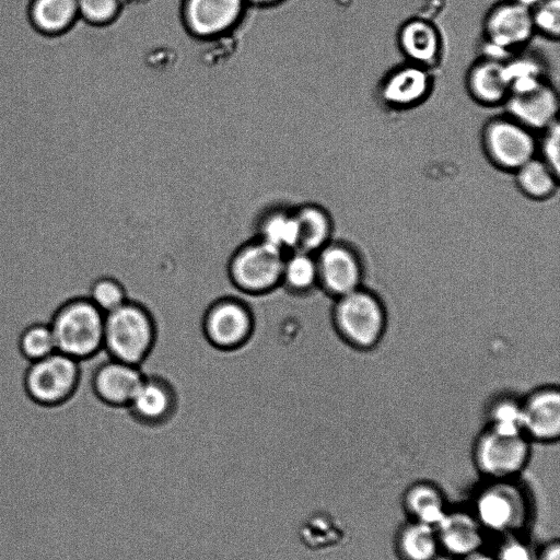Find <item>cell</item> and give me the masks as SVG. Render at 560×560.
Listing matches in <instances>:
<instances>
[{"instance_id":"6da1fadb","label":"cell","mask_w":560,"mask_h":560,"mask_svg":"<svg viewBox=\"0 0 560 560\" xmlns=\"http://www.w3.org/2000/svg\"><path fill=\"white\" fill-rule=\"evenodd\" d=\"M158 338L156 323L141 303L128 300L105 314L104 350L112 359L130 364H143Z\"/></svg>"},{"instance_id":"7a4b0ae2","label":"cell","mask_w":560,"mask_h":560,"mask_svg":"<svg viewBox=\"0 0 560 560\" xmlns=\"http://www.w3.org/2000/svg\"><path fill=\"white\" fill-rule=\"evenodd\" d=\"M485 532L521 534L530 517L525 490L511 479H489L477 492L471 510Z\"/></svg>"},{"instance_id":"3957f363","label":"cell","mask_w":560,"mask_h":560,"mask_svg":"<svg viewBox=\"0 0 560 560\" xmlns=\"http://www.w3.org/2000/svg\"><path fill=\"white\" fill-rule=\"evenodd\" d=\"M284 255L258 237L241 244L230 256L226 273L242 293L259 296L281 287Z\"/></svg>"},{"instance_id":"277c9868","label":"cell","mask_w":560,"mask_h":560,"mask_svg":"<svg viewBox=\"0 0 560 560\" xmlns=\"http://www.w3.org/2000/svg\"><path fill=\"white\" fill-rule=\"evenodd\" d=\"M105 314L89 299L66 304L56 314L50 328L58 352L77 360L104 349Z\"/></svg>"},{"instance_id":"5b68a950","label":"cell","mask_w":560,"mask_h":560,"mask_svg":"<svg viewBox=\"0 0 560 560\" xmlns=\"http://www.w3.org/2000/svg\"><path fill=\"white\" fill-rule=\"evenodd\" d=\"M481 145L497 168L515 173L537 156V132L508 114L490 118L481 131Z\"/></svg>"},{"instance_id":"8992f818","label":"cell","mask_w":560,"mask_h":560,"mask_svg":"<svg viewBox=\"0 0 560 560\" xmlns=\"http://www.w3.org/2000/svg\"><path fill=\"white\" fill-rule=\"evenodd\" d=\"M200 327L202 337L210 347L221 352H234L250 341L256 320L245 301L222 296L206 308Z\"/></svg>"},{"instance_id":"52a82bcc","label":"cell","mask_w":560,"mask_h":560,"mask_svg":"<svg viewBox=\"0 0 560 560\" xmlns=\"http://www.w3.org/2000/svg\"><path fill=\"white\" fill-rule=\"evenodd\" d=\"M332 318L341 337L362 349L374 347L386 325L382 303L361 288L337 298Z\"/></svg>"},{"instance_id":"ba28073f","label":"cell","mask_w":560,"mask_h":560,"mask_svg":"<svg viewBox=\"0 0 560 560\" xmlns=\"http://www.w3.org/2000/svg\"><path fill=\"white\" fill-rule=\"evenodd\" d=\"M482 31L486 46L482 56L499 59H509L536 34L530 9L515 0L493 5L485 16Z\"/></svg>"},{"instance_id":"9c48e42d","label":"cell","mask_w":560,"mask_h":560,"mask_svg":"<svg viewBox=\"0 0 560 560\" xmlns=\"http://www.w3.org/2000/svg\"><path fill=\"white\" fill-rule=\"evenodd\" d=\"M472 457L477 470L488 479H511L529 460V439L525 434H502L488 428L477 439Z\"/></svg>"},{"instance_id":"30bf717a","label":"cell","mask_w":560,"mask_h":560,"mask_svg":"<svg viewBox=\"0 0 560 560\" xmlns=\"http://www.w3.org/2000/svg\"><path fill=\"white\" fill-rule=\"evenodd\" d=\"M503 106L505 114L538 133L558 120L559 96L547 79L515 83Z\"/></svg>"},{"instance_id":"8fae6325","label":"cell","mask_w":560,"mask_h":560,"mask_svg":"<svg viewBox=\"0 0 560 560\" xmlns=\"http://www.w3.org/2000/svg\"><path fill=\"white\" fill-rule=\"evenodd\" d=\"M79 373L77 359L55 351L32 363L26 375V387L35 400L56 404L71 395Z\"/></svg>"},{"instance_id":"7c38bea8","label":"cell","mask_w":560,"mask_h":560,"mask_svg":"<svg viewBox=\"0 0 560 560\" xmlns=\"http://www.w3.org/2000/svg\"><path fill=\"white\" fill-rule=\"evenodd\" d=\"M246 3V0H185L183 21L194 36L214 38L238 23Z\"/></svg>"},{"instance_id":"4fadbf2b","label":"cell","mask_w":560,"mask_h":560,"mask_svg":"<svg viewBox=\"0 0 560 560\" xmlns=\"http://www.w3.org/2000/svg\"><path fill=\"white\" fill-rule=\"evenodd\" d=\"M432 85L431 69L406 61L384 75L378 85V96L387 107L409 109L429 96Z\"/></svg>"},{"instance_id":"5bb4252c","label":"cell","mask_w":560,"mask_h":560,"mask_svg":"<svg viewBox=\"0 0 560 560\" xmlns=\"http://www.w3.org/2000/svg\"><path fill=\"white\" fill-rule=\"evenodd\" d=\"M315 257L318 285L328 294L339 298L360 288L361 265L348 246L329 242Z\"/></svg>"},{"instance_id":"9a60e30c","label":"cell","mask_w":560,"mask_h":560,"mask_svg":"<svg viewBox=\"0 0 560 560\" xmlns=\"http://www.w3.org/2000/svg\"><path fill=\"white\" fill-rule=\"evenodd\" d=\"M506 60L481 56L469 67L466 89L479 105L503 106L511 92V75Z\"/></svg>"},{"instance_id":"2e32d148","label":"cell","mask_w":560,"mask_h":560,"mask_svg":"<svg viewBox=\"0 0 560 560\" xmlns=\"http://www.w3.org/2000/svg\"><path fill=\"white\" fill-rule=\"evenodd\" d=\"M145 373L141 366L106 355L93 375V388L105 404L126 408Z\"/></svg>"},{"instance_id":"e0dca14e","label":"cell","mask_w":560,"mask_h":560,"mask_svg":"<svg viewBox=\"0 0 560 560\" xmlns=\"http://www.w3.org/2000/svg\"><path fill=\"white\" fill-rule=\"evenodd\" d=\"M435 530L441 550L457 559L481 550L485 542L486 532L471 511L447 510Z\"/></svg>"},{"instance_id":"ac0fdd59","label":"cell","mask_w":560,"mask_h":560,"mask_svg":"<svg viewBox=\"0 0 560 560\" xmlns=\"http://www.w3.org/2000/svg\"><path fill=\"white\" fill-rule=\"evenodd\" d=\"M177 395L172 384L159 375H144L127 409L137 420L160 423L173 416Z\"/></svg>"},{"instance_id":"d6986e66","label":"cell","mask_w":560,"mask_h":560,"mask_svg":"<svg viewBox=\"0 0 560 560\" xmlns=\"http://www.w3.org/2000/svg\"><path fill=\"white\" fill-rule=\"evenodd\" d=\"M397 44L406 61L432 69L442 54V36L429 20L412 18L401 24Z\"/></svg>"},{"instance_id":"ffe728a7","label":"cell","mask_w":560,"mask_h":560,"mask_svg":"<svg viewBox=\"0 0 560 560\" xmlns=\"http://www.w3.org/2000/svg\"><path fill=\"white\" fill-rule=\"evenodd\" d=\"M525 435L539 442H552L560 434V395L557 388L534 392L522 402Z\"/></svg>"},{"instance_id":"44dd1931","label":"cell","mask_w":560,"mask_h":560,"mask_svg":"<svg viewBox=\"0 0 560 560\" xmlns=\"http://www.w3.org/2000/svg\"><path fill=\"white\" fill-rule=\"evenodd\" d=\"M402 504L412 520L434 527L448 510L440 488L427 481L411 485L404 493Z\"/></svg>"},{"instance_id":"7402d4cb","label":"cell","mask_w":560,"mask_h":560,"mask_svg":"<svg viewBox=\"0 0 560 560\" xmlns=\"http://www.w3.org/2000/svg\"><path fill=\"white\" fill-rule=\"evenodd\" d=\"M299 226V247L316 254L330 242L332 221L320 206L306 203L294 209Z\"/></svg>"},{"instance_id":"603a6c76","label":"cell","mask_w":560,"mask_h":560,"mask_svg":"<svg viewBox=\"0 0 560 560\" xmlns=\"http://www.w3.org/2000/svg\"><path fill=\"white\" fill-rule=\"evenodd\" d=\"M396 548L401 560H435L441 551L435 527L415 520L398 530Z\"/></svg>"},{"instance_id":"cb8c5ba5","label":"cell","mask_w":560,"mask_h":560,"mask_svg":"<svg viewBox=\"0 0 560 560\" xmlns=\"http://www.w3.org/2000/svg\"><path fill=\"white\" fill-rule=\"evenodd\" d=\"M261 241L288 254L299 247V226L294 210L277 209L265 214L257 230Z\"/></svg>"},{"instance_id":"d4e9b609","label":"cell","mask_w":560,"mask_h":560,"mask_svg":"<svg viewBox=\"0 0 560 560\" xmlns=\"http://www.w3.org/2000/svg\"><path fill=\"white\" fill-rule=\"evenodd\" d=\"M318 285L315 254L295 249L284 255L281 287L292 294H305Z\"/></svg>"},{"instance_id":"484cf974","label":"cell","mask_w":560,"mask_h":560,"mask_svg":"<svg viewBox=\"0 0 560 560\" xmlns=\"http://www.w3.org/2000/svg\"><path fill=\"white\" fill-rule=\"evenodd\" d=\"M518 189L533 200L552 197L559 187V175L538 156L533 158L515 173Z\"/></svg>"},{"instance_id":"4316f807","label":"cell","mask_w":560,"mask_h":560,"mask_svg":"<svg viewBox=\"0 0 560 560\" xmlns=\"http://www.w3.org/2000/svg\"><path fill=\"white\" fill-rule=\"evenodd\" d=\"M78 16L77 0H32L30 5L32 23L46 34L63 32Z\"/></svg>"},{"instance_id":"83f0119b","label":"cell","mask_w":560,"mask_h":560,"mask_svg":"<svg viewBox=\"0 0 560 560\" xmlns=\"http://www.w3.org/2000/svg\"><path fill=\"white\" fill-rule=\"evenodd\" d=\"M89 300L104 314H108L129 300L126 284L115 276H102L91 285Z\"/></svg>"},{"instance_id":"f1b7e54d","label":"cell","mask_w":560,"mask_h":560,"mask_svg":"<svg viewBox=\"0 0 560 560\" xmlns=\"http://www.w3.org/2000/svg\"><path fill=\"white\" fill-rule=\"evenodd\" d=\"M488 428L502 434H525L522 404L512 399L498 401L491 408Z\"/></svg>"},{"instance_id":"f546056e","label":"cell","mask_w":560,"mask_h":560,"mask_svg":"<svg viewBox=\"0 0 560 560\" xmlns=\"http://www.w3.org/2000/svg\"><path fill=\"white\" fill-rule=\"evenodd\" d=\"M21 348L23 353L33 361L57 351L50 326L37 324L28 327L22 335Z\"/></svg>"},{"instance_id":"4dcf8cb0","label":"cell","mask_w":560,"mask_h":560,"mask_svg":"<svg viewBox=\"0 0 560 560\" xmlns=\"http://www.w3.org/2000/svg\"><path fill=\"white\" fill-rule=\"evenodd\" d=\"M77 5L79 16L96 26L114 24L121 9L120 0H77Z\"/></svg>"},{"instance_id":"1f68e13d","label":"cell","mask_w":560,"mask_h":560,"mask_svg":"<svg viewBox=\"0 0 560 560\" xmlns=\"http://www.w3.org/2000/svg\"><path fill=\"white\" fill-rule=\"evenodd\" d=\"M530 12L535 33L557 40L560 34V0H540Z\"/></svg>"},{"instance_id":"d6a6232c","label":"cell","mask_w":560,"mask_h":560,"mask_svg":"<svg viewBox=\"0 0 560 560\" xmlns=\"http://www.w3.org/2000/svg\"><path fill=\"white\" fill-rule=\"evenodd\" d=\"M537 137V156L559 175L560 171V126L559 120L553 121L539 131Z\"/></svg>"},{"instance_id":"836d02e7","label":"cell","mask_w":560,"mask_h":560,"mask_svg":"<svg viewBox=\"0 0 560 560\" xmlns=\"http://www.w3.org/2000/svg\"><path fill=\"white\" fill-rule=\"evenodd\" d=\"M495 560H535L536 549L521 534L501 536L497 550L492 553Z\"/></svg>"},{"instance_id":"e575fe53","label":"cell","mask_w":560,"mask_h":560,"mask_svg":"<svg viewBox=\"0 0 560 560\" xmlns=\"http://www.w3.org/2000/svg\"><path fill=\"white\" fill-rule=\"evenodd\" d=\"M535 560H560L559 539H551L537 549Z\"/></svg>"},{"instance_id":"d590c367","label":"cell","mask_w":560,"mask_h":560,"mask_svg":"<svg viewBox=\"0 0 560 560\" xmlns=\"http://www.w3.org/2000/svg\"><path fill=\"white\" fill-rule=\"evenodd\" d=\"M457 560H495V558L492 553H488L481 549L465 557L458 558Z\"/></svg>"},{"instance_id":"8d00e7d4","label":"cell","mask_w":560,"mask_h":560,"mask_svg":"<svg viewBox=\"0 0 560 560\" xmlns=\"http://www.w3.org/2000/svg\"><path fill=\"white\" fill-rule=\"evenodd\" d=\"M281 1L282 0H246V2L253 3L255 5H259V7L273 5Z\"/></svg>"},{"instance_id":"74e56055","label":"cell","mask_w":560,"mask_h":560,"mask_svg":"<svg viewBox=\"0 0 560 560\" xmlns=\"http://www.w3.org/2000/svg\"><path fill=\"white\" fill-rule=\"evenodd\" d=\"M516 2L527 7L528 9H532L534 5H536L540 0H515Z\"/></svg>"}]
</instances>
